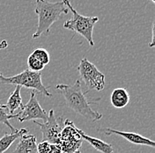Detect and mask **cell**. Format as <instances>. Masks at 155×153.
<instances>
[{"label":"cell","instance_id":"7402d4cb","mask_svg":"<svg viewBox=\"0 0 155 153\" xmlns=\"http://www.w3.org/2000/svg\"><path fill=\"white\" fill-rule=\"evenodd\" d=\"M152 2H153V4H155V0H152Z\"/></svg>","mask_w":155,"mask_h":153},{"label":"cell","instance_id":"277c9868","mask_svg":"<svg viewBox=\"0 0 155 153\" xmlns=\"http://www.w3.org/2000/svg\"><path fill=\"white\" fill-rule=\"evenodd\" d=\"M0 82L5 85H15L24 86L26 88H31L47 97H52V94L48 92L47 87L42 84L41 73L32 71L29 69L12 76H4L0 72Z\"/></svg>","mask_w":155,"mask_h":153},{"label":"cell","instance_id":"603a6c76","mask_svg":"<svg viewBox=\"0 0 155 153\" xmlns=\"http://www.w3.org/2000/svg\"><path fill=\"white\" fill-rule=\"evenodd\" d=\"M75 153H81V152H80L79 151H76V152H75Z\"/></svg>","mask_w":155,"mask_h":153},{"label":"cell","instance_id":"6da1fadb","mask_svg":"<svg viewBox=\"0 0 155 153\" xmlns=\"http://www.w3.org/2000/svg\"><path fill=\"white\" fill-rule=\"evenodd\" d=\"M56 90L63 95L68 106L76 114L92 122H96L102 118L101 113L91 107V102L87 100L82 91L80 80H76L73 85H58L56 86Z\"/></svg>","mask_w":155,"mask_h":153},{"label":"cell","instance_id":"2e32d148","mask_svg":"<svg viewBox=\"0 0 155 153\" xmlns=\"http://www.w3.org/2000/svg\"><path fill=\"white\" fill-rule=\"evenodd\" d=\"M34 57H35L39 62H41L44 66L49 63L50 62V57H49V54L48 52L44 49V48H36L35 49L32 54H31Z\"/></svg>","mask_w":155,"mask_h":153},{"label":"cell","instance_id":"7c38bea8","mask_svg":"<svg viewBox=\"0 0 155 153\" xmlns=\"http://www.w3.org/2000/svg\"><path fill=\"white\" fill-rule=\"evenodd\" d=\"M110 101L116 108H124L130 102V94L125 88H116L111 93Z\"/></svg>","mask_w":155,"mask_h":153},{"label":"cell","instance_id":"44dd1931","mask_svg":"<svg viewBox=\"0 0 155 153\" xmlns=\"http://www.w3.org/2000/svg\"><path fill=\"white\" fill-rule=\"evenodd\" d=\"M7 47H8V42H7V41L4 40V41H2L0 42V50L5 49V48H6Z\"/></svg>","mask_w":155,"mask_h":153},{"label":"cell","instance_id":"52a82bcc","mask_svg":"<svg viewBox=\"0 0 155 153\" xmlns=\"http://www.w3.org/2000/svg\"><path fill=\"white\" fill-rule=\"evenodd\" d=\"M34 122L38 125L41 129L42 139L50 144H59V137L64 126V121L62 117H56L55 112L51 109L48 114V120L45 122H38L34 121Z\"/></svg>","mask_w":155,"mask_h":153},{"label":"cell","instance_id":"ba28073f","mask_svg":"<svg viewBox=\"0 0 155 153\" xmlns=\"http://www.w3.org/2000/svg\"><path fill=\"white\" fill-rule=\"evenodd\" d=\"M17 118L19 122H24L26 121L34 122L38 119L42 120L43 122H45L48 120V114L39 104L35 91H32L30 93V98L28 103L23 106Z\"/></svg>","mask_w":155,"mask_h":153},{"label":"cell","instance_id":"8992f818","mask_svg":"<svg viewBox=\"0 0 155 153\" xmlns=\"http://www.w3.org/2000/svg\"><path fill=\"white\" fill-rule=\"evenodd\" d=\"M82 138L78 132V128L74 122L66 119L59 137V145L63 153H75L79 151L82 144Z\"/></svg>","mask_w":155,"mask_h":153},{"label":"cell","instance_id":"5b68a950","mask_svg":"<svg viewBox=\"0 0 155 153\" xmlns=\"http://www.w3.org/2000/svg\"><path fill=\"white\" fill-rule=\"evenodd\" d=\"M78 71L88 90L100 92L104 89L105 75L101 72L94 63L89 62L87 58L81 59L78 66Z\"/></svg>","mask_w":155,"mask_h":153},{"label":"cell","instance_id":"30bf717a","mask_svg":"<svg viewBox=\"0 0 155 153\" xmlns=\"http://www.w3.org/2000/svg\"><path fill=\"white\" fill-rule=\"evenodd\" d=\"M78 132L80 135V137L82 138V140L87 141L88 144L92 145L98 151L101 153H114V148L111 144H107L99 138H95L94 136L88 135L83 130H81L79 129H78Z\"/></svg>","mask_w":155,"mask_h":153},{"label":"cell","instance_id":"5bb4252c","mask_svg":"<svg viewBox=\"0 0 155 153\" xmlns=\"http://www.w3.org/2000/svg\"><path fill=\"white\" fill-rule=\"evenodd\" d=\"M20 90L21 86H16L14 91L12 93V94L9 97L7 103L5 104L6 107L8 108L10 115H13V112L18 109V108H22L23 107V103H22V98L20 94Z\"/></svg>","mask_w":155,"mask_h":153},{"label":"cell","instance_id":"ac0fdd59","mask_svg":"<svg viewBox=\"0 0 155 153\" xmlns=\"http://www.w3.org/2000/svg\"><path fill=\"white\" fill-rule=\"evenodd\" d=\"M49 145L50 144L46 141L41 142L37 144V153H48L49 151Z\"/></svg>","mask_w":155,"mask_h":153},{"label":"cell","instance_id":"3957f363","mask_svg":"<svg viewBox=\"0 0 155 153\" xmlns=\"http://www.w3.org/2000/svg\"><path fill=\"white\" fill-rule=\"evenodd\" d=\"M62 1L64 3L65 6H67L68 10H71V11L72 12V19L66 20L64 24V28L82 35L88 41L89 45L93 47L94 45L93 40V31L97 21L99 20V18L81 15L73 8L69 0Z\"/></svg>","mask_w":155,"mask_h":153},{"label":"cell","instance_id":"7a4b0ae2","mask_svg":"<svg viewBox=\"0 0 155 153\" xmlns=\"http://www.w3.org/2000/svg\"><path fill=\"white\" fill-rule=\"evenodd\" d=\"M35 11L38 15V25L33 38L36 39L44 33L48 34L51 26L60 19L62 14H67L69 10L63 1L51 3L46 0H36Z\"/></svg>","mask_w":155,"mask_h":153},{"label":"cell","instance_id":"4fadbf2b","mask_svg":"<svg viewBox=\"0 0 155 153\" xmlns=\"http://www.w3.org/2000/svg\"><path fill=\"white\" fill-rule=\"evenodd\" d=\"M27 134H28V130L27 129H16V131L12 134L4 135V136L0 138V153L5 152L11 147V145L14 143V141Z\"/></svg>","mask_w":155,"mask_h":153},{"label":"cell","instance_id":"8fae6325","mask_svg":"<svg viewBox=\"0 0 155 153\" xmlns=\"http://www.w3.org/2000/svg\"><path fill=\"white\" fill-rule=\"evenodd\" d=\"M37 143L36 136L34 135H24L20 137L14 153H36Z\"/></svg>","mask_w":155,"mask_h":153},{"label":"cell","instance_id":"ffe728a7","mask_svg":"<svg viewBox=\"0 0 155 153\" xmlns=\"http://www.w3.org/2000/svg\"><path fill=\"white\" fill-rule=\"evenodd\" d=\"M154 46V24L153 25V28H152V41L149 45L150 48H153Z\"/></svg>","mask_w":155,"mask_h":153},{"label":"cell","instance_id":"9c48e42d","mask_svg":"<svg viewBox=\"0 0 155 153\" xmlns=\"http://www.w3.org/2000/svg\"><path fill=\"white\" fill-rule=\"evenodd\" d=\"M101 131H102L103 133H105L107 135H117L122 136L123 138H124L128 142L134 144H138V145H145V146H150L152 148L155 147V143L153 141H152L149 138H146L145 136L141 135L139 134H137L134 132H126V131H120L117 129H109L106 128L103 129H101Z\"/></svg>","mask_w":155,"mask_h":153},{"label":"cell","instance_id":"e0dca14e","mask_svg":"<svg viewBox=\"0 0 155 153\" xmlns=\"http://www.w3.org/2000/svg\"><path fill=\"white\" fill-rule=\"evenodd\" d=\"M28 65L29 70L35 72H41L45 67L41 62H39L38 60L35 57H34L32 55H30L28 58Z\"/></svg>","mask_w":155,"mask_h":153},{"label":"cell","instance_id":"9a60e30c","mask_svg":"<svg viewBox=\"0 0 155 153\" xmlns=\"http://www.w3.org/2000/svg\"><path fill=\"white\" fill-rule=\"evenodd\" d=\"M18 115H19V113L15 114V115H10L6 106L0 104V123L5 124L6 127H8L12 133L16 131V129H14V127H12V125L10 123L9 121L11 119L18 117Z\"/></svg>","mask_w":155,"mask_h":153},{"label":"cell","instance_id":"d6986e66","mask_svg":"<svg viewBox=\"0 0 155 153\" xmlns=\"http://www.w3.org/2000/svg\"><path fill=\"white\" fill-rule=\"evenodd\" d=\"M48 153H63V151L59 144H52L49 145V151Z\"/></svg>","mask_w":155,"mask_h":153}]
</instances>
